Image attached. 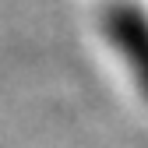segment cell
I'll use <instances>...</instances> for the list:
<instances>
[{"label":"cell","instance_id":"cell-1","mask_svg":"<svg viewBox=\"0 0 148 148\" xmlns=\"http://www.w3.org/2000/svg\"><path fill=\"white\" fill-rule=\"evenodd\" d=\"M102 32L106 39L116 46V53L127 60L141 95L148 99V14L138 4L116 0L102 14Z\"/></svg>","mask_w":148,"mask_h":148}]
</instances>
